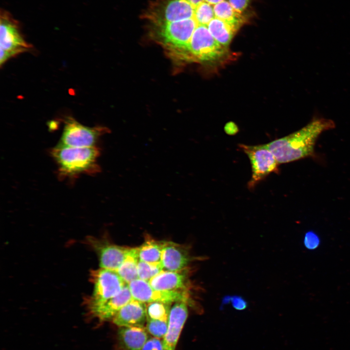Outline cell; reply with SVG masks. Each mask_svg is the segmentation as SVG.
<instances>
[{"mask_svg":"<svg viewBox=\"0 0 350 350\" xmlns=\"http://www.w3.org/2000/svg\"><path fill=\"white\" fill-rule=\"evenodd\" d=\"M250 0H228L231 6L242 14L247 7Z\"/></svg>","mask_w":350,"mask_h":350,"instance_id":"484cf974","label":"cell"},{"mask_svg":"<svg viewBox=\"0 0 350 350\" xmlns=\"http://www.w3.org/2000/svg\"><path fill=\"white\" fill-rule=\"evenodd\" d=\"M213 10L215 18L228 23L237 30L246 21L245 17L236 11L226 0L213 5Z\"/></svg>","mask_w":350,"mask_h":350,"instance_id":"e0dca14e","label":"cell"},{"mask_svg":"<svg viewBox=\"0 0 350 350\" xmlns=\"http://www.w3.org/2000/svg\"><path fill=\"white\" fill-rule=\"evenodd\" d=\"M133 298L144 303L161 302L191 303L188 291H160L154 289L147 281L137 279L128 284Z\"/></svg>","mask_w":350,"mask_h":350,"instance_id":"ba28073f","label":"cell"},{"mask_svg":"<svg viewBox=\"0 0 350 350\" xmlns=\"http://www.w3.org/2000/svg\"><path fill=\"white\" fill-rule=\"evenodd\" d=\"M227 47L219 44L206 26L195 28L185 52L182 63L214 62L223 58Z\"/></svg>","mask_w":350,"mask_h":350,"instance_id":"3957f363","label":"cell"},{"mask_svg":"<svg viewBox=\"0 0 350 350\" xmlns=\"http://www.w3.org/2000/svg\"><path fill=\"white\" fill-rule=\"evenodd\" d=\"M148 282L154 289L160 291H188L190 285L186 268L178 271L163 270Z\"/></svg>","mask_w":350,"mask_h":350,"instance_id":"7c38bea8","label":"cell"},{"mask_svg":"<svg viewBox=\"0 0 350 350\" xmlns=\"http://www.w3.org/2000/svg\"><path fill=\"white\" fill-rule=\"evenodd\" d=\"M148 339V332L144 327H122L118 332L120 350H141Z\"/></svg>","mask_w":350,"mask_h":350,"instance_id":"9a60e30c","label":"cell"},{"mask_svg":"<svg viewBox=\"0 0 350 350\" xmlns=\"http://www.w3.org/2000/svg\"><path fill=\"white\" fill-rule=\"evenodd\" d=\"M64 127L61 137L57 145L68 147H92L96 146L100 138L110 132L107 127L85 126L71 116L63 120Z\"/></svg>","mask_w":350,"mask_h":350,"instance_id":"8992f818","label":"cell"},{"mask_svg":"<svg viewBox=\"0 0 350 350\" xmlns=\"http://www.w3.org/2000/svg\"><path fill=\"white\" fill-rule=\"evenodd\" d=\"M50 152L61 179H73L81 175H93L101 172L97 163L101 149L97 146L78 147L56 145Z\"/></svg>","mask_w":350,"mask_h":350,"instance_id":"7a4b0ae2","label":"cell"},{"mask_svg":"<svg viewBox=\"0 0 350 350\" xmlns=\"http://www.w3.org/2000/svg\"><path fill=\"white\" fill-rule=\"evenodd\" d=\"M204 0L212 5H214L215 4H217L220 2L223 1L225 0Z\"/></svg>","mask_w":350,"mask_h":350,"instance_id":"83f0119b","label":"cell"},{"mask_svg":"<svg viewBox=\"0 0 350 350\" xmlns=\"http://www.w3.org/2000/svg\"><path fill=\"white\" fill-rule=\"evenodd\" d=\"M90 280L93 291L91 295L84 299L87 310L101 305L117 295L126 284L116 271L101 267L90 271Z\"/></svg>","mask_w":350,"mask_h":350,"instance_id":"5b68a950","label":"cell"},{"mask_svg":"<svg viewBox=\"0 0 350 350\" xmlns=\"http://www.w3.org/2000/svg\"><path fill=\"white\" fill-rule=\"evenodd\" d=\"M215 39L221 45L228 47L237 30L225 21L214 18L207 26Z\"/></svg>","mask_w":350,"mask_h":350,"instance_id":"2e32d148","label":"cell"},{"mask_svg":"<svg viewBox=\"0 0 350 350\" xmlns=\"http://www.w3.org/2000/svg\"><path fill=\"white\" fill-rule=\"evenodd\" d=\"M304 244L308 249L316 248L319 244V238L315 233L312 231L308 232L305 235Z\"/></svg>","mask_w":350,"mask_h":350,"instance_id":"cb8c5ba5","label":"cell"},{"mask_svg":"<svg viewBox=\"0 0 350 350\" xmlns=\"http://www.w3.org/2000/svg\"><path fill=\"white\" fill-rule=\"evenodd\" d=\"M164 241H157L149 236L138 247L139 257L140 261L153 263L161 262Z\"/></svg>","mask_w":350,"mask_h":350,"instance_id":"d6986e66","label":"cell"},{"mask_svg":"<svg viewBox=\"0 0 350 350\" xmlns=\"http://www.w3.org/2000/svg\"><path fill=\"white\" fill-rule=\"evenodd\" d=\"M0 65L20 53L30 51L21 31L19 22L8 11L1 9L0 14Z\"/></svg>","mask_w":350,"mask_h":350,"instance_id":"277c9868","label":"cell"},{"mask_svg":"<svg viewBox=\"0 0 350 350\" xmlns=\"http://www.w3.org/2000/svg\"><path fill=\"white\" fill-rule=\"evenodd\" d=\"M139 260L138 247L130 248L123 262L116 270L126 284L139 279L138 263Z\"/></svg>","mask_w":350,"mask_h":350,"instance_id":"ac0fdd59","label":"cell"},{"mask_svg":"<svg viewBox=\"0 0 350 350\" xmlns=\"http://www.w3.org/2000/svg\"><path fill=\"white\" fill-rule=\"evenodd\" d=\"M141 350H163L162 340L155 337L149 338Z\"/></svg>","mask_w":350,"mask_h":350,"instance_id":"d4e9b609","label":"cell"},{"mask_svg":"<svg viewBox=\"0 0 350 350\" xmlns=\"http://www.w3.org/2000/svg\"><path fill=\"white\" fill-rule=\"evenodd\" d=\"M170 307V303L161 302L149 303L146 306L147 319L168 321Z\"/></svg>","mask_w":350,"mask_h":350,"instance_id":"ffe728a7","label":"cell"},{"mask_svg":"<svg viewBox=\"0 0 350 350\" xmlns=\"http://www.w3.org/2000/svg\"><path fill=\"white\" fill-rule=\"evenodd\" d=\"M132 299L129 286L126 284L119 294L104 303L87 311L90 316L101 321L112 320L117 313Z\"/></svg>","mask_w":350,"mask_h":350,"instance_id":"4fadbf2b","label":"cell"},{"mask_svg":"<svg viewBox=\"0 0 350 350\" xmlns=\"http://www.w3.org/2000/svg\"><path fill=\"white\" fill-rule=\"evenodd\" d=\"M186 303L175 302L170 310L168 328L162 340L163 350H175L188 311Z\"/></svg>","mask_w":350,"mask_h":350,"instance_id":"30bf717a","label":"cell"},{"mask_svg":"<svg viewBox=\"0 0 350 350\" xmlns=\"http://www.w3.org/2000/svg\"><path fill=\"white\" fill-rule=\"evenodd\" d=\"M168 324V320L147 319L145 328L153 337L161 338H163L166 332Z\"/></svg>","mask_w":350,"mask_h":350,"instance_id":"7402d4cb","label":"cell"},{"mask_svg":"<svg viewBox=\"0 0 350 350\" xmlns=\"http://www.w3.org/2000/svg\"><path fill=\"white\" fill-rule=\"evenodd\" d=\"M86 243L97 254L100 267L114 271L122 263L131 248L91 236L86 238Z\"/></svg>","mask_w":350,"mask_h":350,"instance_id":"9c48e42d","label":"cell"},{"mask_svg":"<svg viewBox=\"0 0 350 350\" xmlns=\"http://www.w3.org/2000/svg\"><path fill=\"white\" fill-rule=\"evenodd\" d=\"M239 147L246 154L251 165L252 174L248 184L249 189H253L270 174L279 172V164L265 144L247 145L240 144Z\"/></svg>","mask_w":350,"mask_h":350,"instance_id":"52a82bcc","label":"cell"},{"mask_svg":"<svg viewBox=\"0 0 350 350\" xmlns=\"http://www.w3.org/2000/svg\"><path fill=\"white\" fill-rule=\"evenodd\" d=\"M231 302L232 307L239 311L244 310L247 306V302L241 296H227L223 299L222 304Z\"/></svg>","mask_w":350,"mask_h":350,"instance_id":"603a6c76","label":"cell"},{"mask_svg":"<svg viewBox=\"0 0 350 350\" xmlns=\"http://www.w3.org/2000/svg\"><path fill=\"white\" fill-rule=\"evenodd\" d=\"M190 260L189 253L183 245L172 241H164L161 257L163 269L182 270L187 268Z\"/></svg>","mask_w":350,"mask_h":350,"instance_id":"5bb4252c","label":"cell"},{"mask_svg":"<svg viewBox=\"0 0 350 350\" xmlns=\"http://www.w3.org/2000/svg\"><path fill=\"white\" fill-rule=\"evenodd\" d=\"M163 270L161 262L153 263L139 260L138 263L139 279L147 282Z\"/></svg>","mask_w":350,"mask_h":350,"instance_id":"44dd1931","label":"cell"},{"mask_svg":"<svg viewBox=\"0 0 350 350\" xmlns=\"http://www.w3.org/2000/svg\"><path fill=\"white\" fill-rule=\"evenodd\" d=\"M329 119L315 118L299 130L265 144L279 164L298 160L314 154L315 142L324 131L334 127Z\"/></svg>","mask_w":350,"mask_h":350,"instance_id":"6da1fadb","label":"cell"},{"mask_svg":"<svg viewBox=\"0 0 350 350\" xmlns=\"http://www.w3.org/2000/svg\"><path fill=\"white\" fill-rule=\"evenodd\" d=\"M225 131L229 135H233L237 132V127L233 123H229L225 126Z\"/></svg>","mask_w":350,"mask_h":350,"instance_id":"4316f807","label":"cell"},{"mask_svg":"<svg viewBox=\"0 0 350 350\" xmlns=\"http://www.w3.org/2000/svg\"><path fill=\"white\" fill-rule=\"evenodd\" d=\"M147 320L146 304L134 298L125 304L112 319L120 327H143Z\"/></svg>","mask_w":350,"mask_h":350,"instance_id":"8fae6325","label":"cell"}]
</instances>
